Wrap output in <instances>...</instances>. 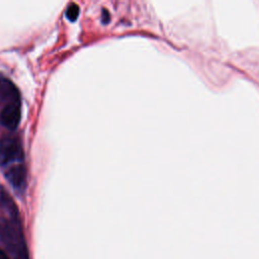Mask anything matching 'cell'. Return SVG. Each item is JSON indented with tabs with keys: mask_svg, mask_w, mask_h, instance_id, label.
<instances>
[{
	"mask_svg": "<svg viewBox=\"0 0 259 259\" xmlns=\"http://www.w3.org/2000/svg\"><path fill=\"white\" fill-rule=\"evenodd\" d=\"M0 238L19 259H28L18 209L7 191L0 185Z\"/></svg>",
	"mask_w": 259,
	"mask_h": 259,
	"instance_id": "cell-1",
	"label": "cell"
},
{
	"mask_svg": "<svg viewBox=\"0 0 259 259\" xmlns=\"http://www.w3.org/2000/svg\"><path fill=\"white\" fill-rule=\"evenodd\" d=\"M23 164V151L19 142L11 137L0 139V167L4 170Z\"/></svg>",
	"mask_w": 259,
	"mask_h": 259,
	"instance_id": "cell-2",
	"label": "cell"
},
{
	"mask_svg": "<svg viewBox=\"0 0 259 259\" xmlns=\"http://www.w3.org/2000/svg\"><path fill=\"white\" fill-rule=\"evenodd\" d=\"M20 117V102L7 103L0 111V124L8 130H15Z\"/></svg>",
	"mask_w": 259,
	"mask_h": 259,
	"instance_id": "cell-3",
	"label": "cell"
},
{
	"mask_svg": "<svg viewBox=\"0 0 259 259\" xmlns=\"http://www.w3.org/2000/svg\"><path fill=\"white\" fill-rule=\"evenodd\" d=\"M6 180L9 184L18 191H21L25 187L26 183V171L24 164H20L3 171Z\"/></svg>",
	"mask_w": 259,
	"mask_h": 259,
	"instance_id": "cell-4",
	"label": "cell"
},
{
	"mask_svg": "<svg viewBox=\"0 0 259 259\" xmlns=\"http://www.w3.org/2000/svg\"><path fill=\"white\" fill-rule=\"evenodd\" d=\"M79 11H80L79 6L76 5V4H74V3H72V4H70V5L68 6V8H67L66 16H67V18H68L70 21H75V20H77V18H78V16H79Z\"/></svg>",
	"mask_w": 259,
	"mask_h": 259,
	"instance_id": "cell-5",
	"label": "cell"
},
{
	"mask_svg": "<svg viewBox=\"0 0 259 259\" xmlns=\"http://www.w3.org/2000/svg\"><path fill=\"white\" fill-rule=\"evenodd\" d=\"M109 16H110V15H109L108 11H107L106 9H103V10H102L101 20H102V22H103L104 24H106V23H108V22H109V20H110V17H109Z\"/></svg>",
	"mask_w": 259,
	"mask_h": 259,
	"instance_id": "cell-6",
	"label": "cell"
},
{
	"mask_svg": "<svg viewBox=\"0 0 259 259\" xmlns=\"http://www.w3.org/2000/svg\"><path fill=\"white\" fill-rule=\"evenodd\" d=\"M0 259H10L9 256L2 249H0Z\"/></svg>",
	"mask_w": 259,
	"mask_h": 259,
	"instance_id": "cell-7",
	"label": "cell"
}]
</instances>
